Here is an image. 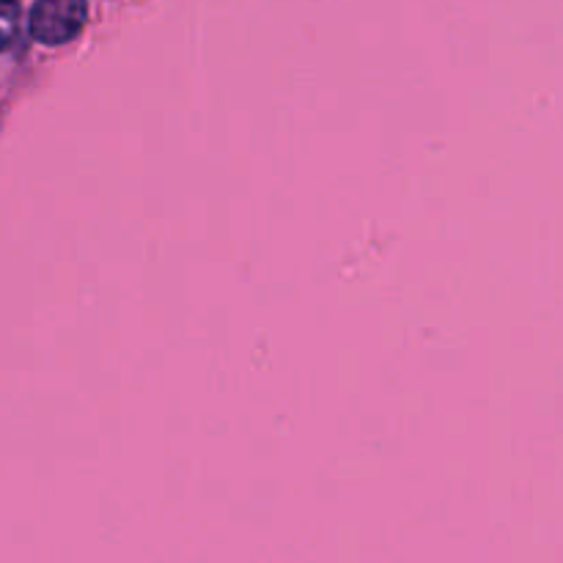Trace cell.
I'll return each mask as SVG.
<instances>
[{
  "mask_svg": "<svg viewBox=\"0 0 563 563\" xmlns=\"http://www.w3.org/2000/svg\"><path fill=\"white\" fill-rule=\"evenodd\" d=\"M20 0H0V16H14Z\"/></svg>",
  "mask_w": 563,
  "mask_h": 563,
  "instance_id": "7a4b0ae2",
  "label": "cell"
},
{
  "mask_svg": "<svg viewBox=\"0 0 563 563\" xmlns=\"http://www.w3.org/2000/svg\"><path fill=\"white\" fill-rule=\"evenodd\" d=\"M5 44H9V36H5V33L0 31V49H5Z\"/></svg>",
  "mask_w": 563,
  "mask_h": 563,
  "instance_id": "3957f363",
  "label": "cell"
},
{
  "mask_svg": "<svg viewBox=\"0 0 563 563\" xmlns=\"http://www.w3.org/2000/svg\"><path fill=\"white\" fill-rule=\"evenodd\" d=\"M88 16L86 0H36L27 20V31L47 47L71 42L82 31Z\"/></svg>",
  "mask_w": 563,
  "mask_h": 563,
  "instance_id": "6da1fadb",
  "label": "cell"
}]
</instances>
